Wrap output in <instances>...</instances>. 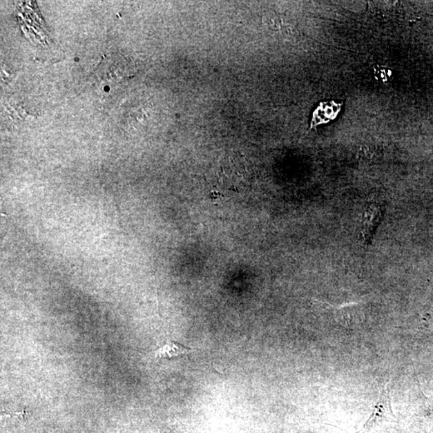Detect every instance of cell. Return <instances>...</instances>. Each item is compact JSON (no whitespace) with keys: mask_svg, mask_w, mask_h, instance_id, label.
I'll return each mask as SVG.
<instances>
[{"mask_svg":"<svg viewBox=\"0 0 433 433\" xmlns=\"http://www.w3.org/2000/svg\"><path fill=\"white\" fill-rule=\"evenodd\" d=\"M384 208L381 204L371 202L367 204L363 211L362 237L365 245L370 244L372 237L381 222Z\"/></svg>","mask_w":433,"mask_h":433,"instance_id":"6da1fadb","label":"cell"},{"mask_svg":"<svg viewBox=\"0 0 433 433\" xmlns=\"http://www.w3.org/2000/svg\"><path fill=\"white\" fill-rule=\"evenodd\" d=\"M192 351V348L184 346L176 342L169 341L165 345L157 350L155 356L158 359L171 360L173 358L188 355Z\"/></svg>","mask_w":433,"mask_h":433,"instance_id":"7a4b0ae2","label":"cell"},{"mask_svg":"<svg viewBox=\"0 0 433 433\" xmlns=\"http://www.w3.org/2000/svg\"><path fill=\"white\" fill-rule=\"evenodd\" d=\"M377 71L376 73L377 78H381L383 81H387L388 78L390 77L391 74L390 71L388 70L385 67H378Z\"/></svg>","mask_w":433,"mask_h":433,"instance_id":"3957f363","label":"cell"}]
</instances>
